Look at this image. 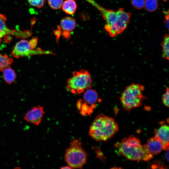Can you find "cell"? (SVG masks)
I'll list each match as a JSON object with an SVG mask.
<instances>
[{"mask_svg":"<svg viewBox=\"0 0 169 169\" xmlns=\"http://www.w3.org/2000/svg\"><path fill=\"white\" fill-rule=\"evenodd\" d=\"M156 135L161 140L162 144L163 150H169V127L166 124L162 125L158 129L155 131Z\"/></svg>","mask_w":169,"mask_h":169,"instance_id":"cell-9","label":"cell"},{"mask_svg":"<svg viewBox=\"0 0 169 169\" xmlns=\"http://www.w3.org/2000/svg\"><path fill=\"white\" fill-rule=\"evenodd\" d=\"M38 39L36 38L33 37L29 41V43L32 48L35 49L38 44Z\"/></svg>","mask_w":169,"mask_h":169,"instance_id":"cell-25","label":"cell"},{"mask_svg":"<svg viewBox=\"0 0 169 169\" xmlns=\"http://www.w3.org/2000/svg\"><path fill=\"white\" fill-rule=\"evenodd\" d=\"M145 87L136 83L127 86L121 93L120 100L123 108L128 112L131 109L141 106L142 101L146 98L143 92Z\"/></svg>","mask_w":169,"mask_h":169,"instance_id":"cell-4","label":"cell"},{"mask_svg":"<svg viewBox=\"0 0 169 169\" xmlns=\"http://www.w3.org/2000/svg\"><path fill=\"white\" fill-rule=\"evenodd\" d=\"M146 0H131L132 6L136 9H140L144 7Z\"/></svg>","mask_w":169,"mask_h":169,"instance_id":"cell-21","label":"cell"},{"mask_svg":"<svg viewBox=\"0 0 169 169\" xmlns=\"http://www.w3.org/2000/svg\"><path fill=\"white\" fill-rule=\"evenodd\" d=\"M162 57L166 60L169 59V36L168 34L164 35L161 44Z\"/></svg>","mask_w":169,"mask_h":169,"instance_id":"cell-16","label":"cell"},{"mask_svg":"<svg viewBox=\"0 0 169 169\" xmlns=\"http://www.w3.org/2000/svg\"><path fill=\"white\" fill-rule=\"evenodd\" d=\"M29 3L33 6L38 8L43 7L46 0H27Z\"/></svg>","mask_w":169,"mask_h":169,"instance_id":"cell-22","label":"cell"},{"mask_svg":"<svg viewBox=\"0 0 169 169\" xmlns=\"http://www.w3.org/2000/svg\"><path fill=\"white\" fill-rule=\"evenodd\" d=\"M44 114V109L43 106H34L26 112L23 119L28 123L38 125L41 122Z\"/></svg>","mask_w":169,"mask_h":169,"instance_id":"cell-8","label":"cell"},{"mask_svg":"<svg viewBox=\"0 0 169 169\" xmlns=\"http://www.w3.org/2000/svg\"><path fill=\"white\" fill-rule=\"evenodd\" d=\"M165 153V157L167 161H169V151L168 150Z\"/></svg>","mask_w":169,"mask_h":169,"instance_id":"cell-28","label":"cell"},{"mask_svg":"<svg viewBox=\"0 0 169 169\" xmlns=\"http://www.w3.org/2000/svg\"><path fill=\"white\" fill-rule=\"evenodd\" d=\"M49 6L55 10L60 9L62 7L63 0H48Z\"/></svg>","mask_w":169,"mask_h":169,"instance_id":"cell-20","label":"cell"},{"mask_svg":"<svg viewBox=\"0 0 169 169\" xmlns=\"http://www.w3.org/2000/svg\"><path fill=\"white\" fill-rule=\"evenodd\" d=\"M87 157L81 141L77 139L71 142L64 154L65 161L71 169L82 168L86 162Z\"/></svg>","mask_w":169,"mask_h":169,"instance_id":"cell-5","label":"cell"},{"mask_svg":"<svg viewBox=\"0 0 169 169\" xmlns=\"http://www.w3.org/2000/svg\"><path fill=\"white\" fill-rule=\"evenodd\" d=\"M83 98L84 101L88 105L94 106L98 100V96L96 91L90 88L84 92Z\"/></svg>","mask_w":169,"mask_h":169,"instance_id":"cell-12","label":"cell"},{"mask_svg":"<svg viewBox=\"0 0 169 169\" xmlns=\"http://www.w3.org/2000/svg\"><path fill=\"white\" fill-rule=\"evenodd\" d=\"M54 32L55 35L56 37L57 42H58L59 39L62 34V31L60 29L59 25L57 26V29L54 30Z\"/></svg>","mask_w":169,"mask_h":169,"instance_id":"cell-24","label":"cell"},{"mask_svg":"<svg viewBox=\"0 0 169 169\" xmlns=\"http://www.w3.org/2000/svg\"><path fill=\"white\" fill-rule=\"evenodd\" d=\"M76 23L75 20L70 17H65L61 20L59 25L62 31L71 32L75 28Z\"/></svg>","mask_w":169,"mask_h":169,"instance_id":"cell-11","label":"cell"},{"mask_svg":"<svg viewBox=\"0 0 169 169\" xmlns=\"http://www.w3.org/2000/svg\"><path fill=\"white\" fill-rule=\"evenodd\" d=\"M146 145L148 151L153 156L160 153L163 150L162 143L156 135L149 139Z\"/></svg>","mask_w":169,"mask_h":169,"instance_id":"cell-10","label":"cell"},{"mask_svg":"<svg viewBox=\"0 0 169 169\" xmlns=\"http://www.w3.org/2000/svg\"><path fill=\"white\" fill-rule=\"evenodd\" d=\"M169 89L168 88H166L165 93L164 94L162 97V101L163 104L166 106H169Z\"/></svg>","mask_w":169,"mask_h":169,"instance_id":"cell-23","label":"cell"},{"mask_svg":"<svg viewBox=\"0 0 169 169\" xmlns=\"http://www.w3.org/2000/svg\"><path fill=\"white\" fill-rule=\"evenodd\" d=\"M158 6L157 0H146L144 7L147 11L152 12L156 11Z\"/></svg>","mask_w":169,"mask_h":169,"instance_id":"cell-19","label":"cell"},{"mask_svg":"<svg viewBox=\"0 0 169 169\" xmlns=\"http://www.w3.org/2000/svg\"><path fill=\"white\" fill-rule=\"evenodd\" d=\"M61 169H71V168L69 167V166H64V167H63L61 168Z\"/></svg>","mask_w":169,"mask_h":169,"instance_id":"cell-30","label":"cell"},{"mask_svg":"<svg viewBox=\"0 0 169 169\" xmlns=\"http://www.w3.org/2000/svg\"><path fill=\"white\" fill-rule=\"evenodd\" d=\"M62 35L65 38L68 39L71 35V32L66 31H62Z\"/></svg>","mask_w":169,"mask_h":169,"instance_id":"cell-26","label":"cell"},{"mask_svg":"<svg viewBox=\"0 0 169 169\" xmlns=\"http://www.w3.org/2000/svg\"><path fill=\"white\" fill-rule=\"evenodd\" d=\"M86 0L101 12L106 23L104 28L110 36L115 37L126 28L131 16L130 13L125 12L121 8L117 11L107 9L93 0Z\"/></svg>","mask_w":169,"mask_h":169,"instance_id":"cell-1","label":"cell"},{"mask_svg":"<svg viewBox=\"0 0 169 169\" xmlns=\"http://www.w3.org/2000/svg\"><path fill=\"white\" fill-rule=\"evenodd\" d=\"M92 84L93 80L89 73L82 69L73 72L72 77L67 80L66 89L72 93L79 94L90 88Z\"/></svg>","mask_w":169,"mask_h":169,"instance_id":"cell-6","label":"cell"},{"mask_svg":"<svg viewBox=\"0 0 169 169\" xmlns=\"http://www.w3.org/2000/svg\"><path fill=\"white\" fill-rule=\"evenodd\" d=\"M2 71L3 78L7 83L10 84L15 81L17 77L16 74L10 66L5 68Z\"/></svg>","mask_w":169,"mask_h":169,"instance_id":"cell-13","label":"cell"},{"mask_svg":"<svg viewBox=\"0 0 169 169\" xmlns=\"http://www.w3.org/2000/svg\"><path fill=\"white\" fill-rule=\"evenodd\" d=\"M169 13L165 15V23L168 29H169Z\"/></svg>","mask_w":169,"mask_h":169,"instance_id":"cell-27","label":"cell"},{"mask_svg":"<svg viewBox=\"0 0 169 169\" xmlns=\"http://www.w3.org/2000/svg\"><path fill=\"white\" fill-rule=\"evenodd\" d=\"M43 52L40 49H33L29 41L22 39L15 44L11 51V54L14 57L18 58L35 54H43Z\"/></svg>","mask_w":169,"mask_h":169,"instance_id":"cell-7","label":"cell"},{"mask_svg":"<svg viewBox=\"0 0 169 169\" xmlns=\"http://www.w3.org/2000/svg\"><path fill=\"white\" fill-rule=\"evenodd\" d=\"M118 129V125L113 118L99 114L90 127L89 135L96 141H105L112 137Z\"/></svg>","mask_w":169,"mask_h":169,"instance_id":"cell-3","label":"cell"},{"mask_svg":"<svg viewBox=\"0 0 169 169\" xmlns=\"http://www.w3.org/2000/svg\"><path fill=\"white\" fill-rule=\"evenodd\" d=\"M115 146L121 155L133 161H146L153 158L146 145H141L140 140L133 135L117 142Z\"/></svg>","mask_w":169,"mask_h":169,"instance_id":"cell-2","label":"cell"},{"mask_svg":"<svg viewBox=\"0 0 169 169\" xmlns=\"http://www.w3.org/2000/svg\"><path fill=\"white\" fill-rule=\"evenodd\" d=\"M4 33L2 31H0V44L2 40V38L5 36Z\"/></svg>","mask_w":169,"mask_h":169,"instance_id":"cell-29","label":"cell"},{"mask_svg":"<svg viewBox=\"0 0 169 169\" xmlns=\"http://www.w3.org/2000/svg\"><path fill=\"white\" fill-rule=\"evenodd\" d=\"M6 17L3 14H0V31L3 32L5 36L7 34L14 35L16 31L8 29L6 25Z\"/></svg>","mask_w":169,"mask_h":169,"instance_id":"cell-17","label":"cell"},{"mask_svg":"<svg viewBox=\"0 0 169 169\" xmlns=\"http://www.w3.org/2000/svg\"><path fill=\"white\" fill-rule=\"evenodd\" d=\"M163 0V1H167V0Z\"/></svg>","mask_w":169,"mask_h":169,"instance_id":"cell-31","label":"cell"},{"mask_svg":"<svg viewBox=\"0 0 169 169\" xmlns=\"http://www.w3.org/2000/svg\"><path fill=\"white\" fill-rule=\"evenodd\" d=\"M62 7L63 11L66 13L72 15L76 11L77 5L74 0H66L63 2Z\"/></svg>","mask_w":169,"mask_h":169,"instance_id":"cell-14","label":"cell"},{"mask_svg":"<svg viewBox=\"0 0 169 169\" xmlns=\"http://www.w3.org/2000/svg\"><path fill=\"white\" fill-rule=\"evenodd\" d=\"M13 62V59L7 55H3L0 52V70L2 71L5 68L10 66Z\"/></svg>","mask_w":169,"mask_h":169,"instance_id":"cell-18","label":"cell"},{"mask_svg":"<svg viewBox=\"0 0 169 169\" xmlns=\"http://www.w3.org/2000/svg\"><path fill=\"white\" fill-rule=\"evenodd\" d=\"M77 107L80 113L84 116L90 115L93 112L95 108L89 106L87 104L82 100H79L77 103Z\"/></svg>","mask_w":169,"mask_h":169,"instance_id":"cell-15","label":"cell"}]
</instances>
